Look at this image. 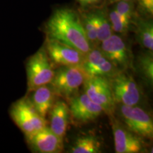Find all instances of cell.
Listing matches in <instances>:
<instances>
[{
	"instance_id": "cell-1",
	"label": "cell",
	"mask_w": 153,
	"mask_h": 153,
	"mask_svg": "<svg viewBox=\"0 0 153 153\" xmlns=\"http://www.w3.org/2000/svg\"><path fill=\"white\" fill-rule=\"evenodd\" d=\"M46 38L67 44L87 54L91 47L75 11L69 8L55 9L45 26Z\"/></svg>"
},
{
	"instance_id": "cell-2",
	"label": "cell",
	"mask_w": 153,
	"mask_h": 153,
	"mask_svg": "<svg viewBox=\"0 0 153 153\" xmlns=\"http://www.w3.org/2000/svg\"><path fill=\"white\" fill-rule=\"evenodd\" d=\"M9 114L25 136L36 133L48 126L46 118L42 117L36 111L27 97L19 99L11 105Z\"/></svg>"
},
{
	"instance_id": "cell-3",
	"label": "cell",
	"mask_w": 153,
	"mask_h": 153,
	"mask_svg": "<svg viewBox=\"0 0 153 153\" xmlns=\"http://www.w3.org/2000/svg\"><path fill=\"white\" fill-rule=\"evenodd\" d=\"M86 78L87 76L80 66H60L55 70L50 85L57 97L68 101L78 93Z\"/></svg>"
},
{
	"instance_id": "cell-4",
	"label": "cell",
	"mask_w": 153,
	"mask_h": 153,
	"mask_svg": "<svg viewBox=\"0 0 153 153\" xmlns=\"http://www.w3.org/2000/svg\"><path fill=\"white\" fill-rule=\"evenodd\" d=\"M28 92L52 81L54 65L48 56L43 45L28 59L26 65Z\"/></svg>"
},
{
	"instance_id": "cell-5",
	"label": "cell",
	"mask_w": 153,
	"mask_h": 153,
	"mask_svg": "<svg viewBox=\"0 0 153 153\" xmlns=\"http://www.w3.org/2000/svg\"><path fill=\"white\" fill-rule=\"evenodd\" d=\"M108 80L116 104L137 106L140 102L142 98L140 88L127 71H118L108 78Z\"/></svg>"
},
{
	"instance_id": "cell-6",
	"label": "cell",
	"mask_w": 153,
	"mask_h": 153,
	"mask_svg": "<svg viewBox=\"0 0 153 153\" xmlns=\"http://www.w3.org/2000/svg\"><path fill=\"white\" fill-rule=\"evenodd\" d=\"M119 116L127 128L143 139L153 138L152 116L146 111L137 106L119 104Z\"/></svg>"
},
{
	"instance_id": "cell-7",
	"label": "cell",
	"mask_w": 153,
	"mask_h": 153,
	"mask_svg": "<svg viewBox=\"0 0 153 153\" xmlns=\"http://www.w3.org/2000/svg\"><path fill=\"white\" fill-rule=\"evenodd\" d=\"M84 92L95 104L102 108L105 114L114 116L116 104L112 94L108 78L87 76L83 84Z\"/></svg>"
},
{
	"instance_id": "cell-8",
	"label": "cell",
	"mask_w": 153,
	"mask_h": 153,
	"mask_svg": "<svg viewBox=\"0 0 153 153\" xmlns=\"http://www.w3.org/2000/svg\"><path fill=\"white\" fill-rule=\"evenodd\" d=\"M99 49L119 71H128L133 66V55L123 38L112 34L99 45Z\"/></svg>"
},
{
	"instance_id": "cell-9",
	"label": "cell",
	"mask_w": 153,
	"mask_h": 153,
	"mask_svg": "<svg viewBox=\"0 0 153 153\" xmlns=\"http://www.w3.org/2000/svg\"><path fill=\"white\" fill-rule=\"evenodd\" d=\"M70 119L75 125H85L97 119L104 111L85 92L73 96L68 100Z\"/></svg>"
},
{
	"instance_id": "cell-10",
	"label": "cell",
	"mask_w": 153,
	"mask_h": 153,
	"mask_svg": "<svg viewBox=\"0 0 153 153\" xmlns=\"http://www.w3.org/2000/svg\"><path fill=\"white\" fill-rule=\"evenodd\" d=\"M43 47L53 65L80 66L85 57L78 50L56 40L46 38Z\"/></svg>"
},
{
	"instance_id": "cell-11",
	"label": "cell",
	"mask_w": 153,
	"mask_h": 153,
	"mask_svg": "<svg viewBox=\"0 0 153 153\" xmlns=\"http://www.w3.org/2000/svg\"><path fill=\"white\" fill-rule=\"evenodd\" d=\"M111 118L114 147L117 153H139L145 150L144 139L133 133L123 123Z\"/></svg>"
},
{
	"instance_id": "cell-12",
	"label": "cell",
	"mask_w": 153,
	"mask_h": 153,
	"mask_svg": "<svg viewBox=\"0 0 153 153\" xmlns=\"http://www.w3.org/2000/svg\"><path fill=\"white\" fill-rule=\"evenodd\" d=\"M80 68L87 76L110 78L119 71L103 54L99 47L92 48L85 55Z\"/></svg>"
},
{
	"instance_id": "cell-13",
	"label": "cell",
	"mask_w": 153,
	"mask_h": 153,
	"mask_svg": "<svg viewBox=\"0 0 153 153\" xmlns=\"http://www.w3.org/2000/svg\"><path fill=\"white\" fill-rule=\"evenodd\" d=\"M31 150L38 153H60L64 150L62 138L53 133L48 126L26 136Z\"/></svg>"
},
{
	"instance_id": "cell-14",
	"label": "cell",
	"mask_w": 153,
	"mask_h": 153,
	"mask_svg": "<svg viewBox=\"0 0 153 153\" xmlns=\"http://www.w3.org/2000/svg\"><path fill=\"white\" fill-rule=\"evenodd\" d=\"M28 93L29 96L26 97L36 111L42 117L46 118L56 101L57 97L50 84L41 86Z\"/></svg>"
},
{
	"instance_id": "cell-15",
	"label": "cell",
	"mask_w": 153,
	"mask_h": 153,
	"mask_svg": "<svg viewBox=\"0 0 153 153\" xmlns=\"http://www.w3.org/2000/svg\"><path fill=\"white\" fill-rule=\"evenodd\" d=\"M49 116L50 126L48 127L55 135L64 139L70 120L68 104L62 100H56Z\"/></svg>"
},
{
	"instance_id": "cell-16",
	"label": "cell",
	"mask_w": 153,
	"mask_h": 153,
	"mask_svg": "<svg viewBox=\"0 0 153 153\" xmlns=\"http://www.w3.org/2000/svg\"><path fill=\"white\" fill-rule=\"evenodd\" d=\"M133 68L149 87L153 85V54L152 51L145 50L137 55L133 60Z\"/></svg>"
},
{
	"instance_id": "cell-17",
	"label": "cell",
	"mask_w": 153,
	"mask_h": 153,
	"mask_svg": "<svg viewBox=\"0 0 153 153\" xmlns=\"http://www.w3.org/2000/svg\"><path fill=\"white\" fill-rule=\"evenodd\" d=\"M135 38L143 48L153 51V24L150 19H139L136 24Z\"/></svg>"
},
{
	"instance_id": "cell-18",
	"label": "cell",
	"mask_w": 153,
	"mask_h": 153,
	"mask_svg": "<svg viewBox=\"0 0 153 153\" xmlns=\"http://www.w3.org/2000/svg\"><path fill=\"white\" fill-rule=\"evenodd\" d=\"M101 143L98 137L93 135H82L74 141L70 149L72 153L101 152Z\"/></svg>"
},
{
	"instance_id": "cell-19",
	"label": "cell",
	"mask_w": 153,
	"mask_h": 153,
	"mask_svg": "<svg viewBox=\"0 0 153 153\" xmlns=\"http://www.w3.org/2000/svg\"><path fill=\"white\" fill-rule=\"evenodd\" d=\"M92 16L97 28V37L99 43L104 41L113 34V30L108 16L104 11L98 10L93 11Z\"/></svg>"
},
{
	"instance_id": "cell-20",
	"label": "cell",
	"mask_w": 153,
	"mask_h": 153,
	"mask_svg": "<svg viewBox=\"0 0 153 153\" xmlns=\"http://www.w3.org/2000/svg\"><path fill=\"white\" fill-rule=\"evenodd\" d=\"M82 26L91 48L99 47V41L97 37V28L94 21L92 13L88 12L81 19Z\"/></svg>"
},
{
	"instance_id": "cell-21",
	"label": "cell",
	"mask_w": 153,
	"mask_h": 153,
	"mask_svg": "<svg viewBox=\"0 0 153 153\" xmlns=\"http://www.w3.org/2000/svg\"><path fill=\"white\" fill-rule=\"evenodd\" d=\"M108 16L113 31L120 34H126L128 32L131 22L126 20L123 16L118 13L116 9H114L110 11Z\"/></svg>"
},
{
	"instance_id": "cell-22",
	"label": "cell",
	"mask_w": 153,
	"mask_h": 153,
	"mask_svg": "<svg viewBox=\"0 0 153 153\" xmlns=\"http://www.w3.org/2000/svg\"><path fill=\"white\" fill-rule=\"evenodd\" d=\"M115 9L126 20L131 23L134 16V7L131 1L120 0L117 2Z\"/></svg>"
},
{
	"instance_id": "cell-23",
	"label": "cell",
	"mask_w": 153,
	"mask_h": 153,
	"mask_svg": "<svg viewBox=\"0 0 153 153\" xmlns=\"http://www.w3.org/2000/svg\"><path fill=\"white\" fill-rule=\"evenodd\" d=\"M138 8L143 14L152 16L153 14V0H137Z\"/></svg>"
},
{
	"instance_id": "cell-24",
	"label": "cell",
	"mask_w": 153,
	"mask_h": 153,
	"mask_svg": "<svg viewBox=\"0 0 153 153\" xmlns=\"http://www.w3.org/2000/svg\"><path fill=\"white\" fill-rule=\"evenodd\" d=\"M77 1L82 7H87V6L94 5L99 4L101 0H77Z\"/></svg>"
},
{
	"instance_id": "cell-25",
	"label": "cell",
	"mask_w": 153,
	"mask_h": 153,
	"mask_svg": "<svg viewBox=\"0 0 153 153\" xmlns=\"http://www.w3.org/2000/svg\"><path fill=\"white\" fill-rule=\"evenodd\" d=\"M113 2H118V1H120V0H111Z\"/></svg>"
},
{
	"instance_id": "cell-26",
	"label": "cell",
	"mask_w": 153,
	"mask_h": 153,
	"mask_svg": "<svg viewBox=\"0 0 153 153\" xmlns=\"http://www.w3.org/2000/svg\"><path fill=\"white\" fill-rule=\"evenodd\" d=\"M124 1H132V0H124Z\"/></svg>"
}]
</instances>
